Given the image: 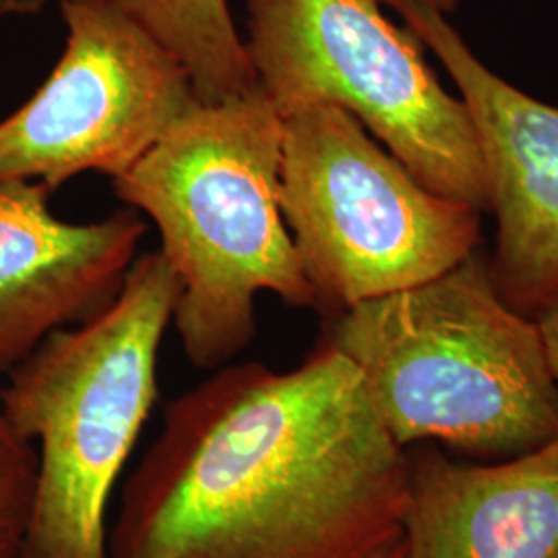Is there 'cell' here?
Returning a JSON list of instances; mask_svg holds the SVG:
<instances>
[{"label":"cell","instance_id":"obj_6","mask_svg":"<svg viewBox=\"0 0 558 558\" xmlns=\"http://www.w3.org/2000/svg\"><path fill=\"white\" fill-rule=\"evenodd\" d=\"M279 207L329 315L439 278L482 236L478 207L424 186L336 106L283 119Z\"/></svg>","mask_w":558,"mask_h":558},{"label":"cell","instance_id":"obj_8","mask_svg":"<svg viewBox=\"0 0 558 558\" xmlns=\"http://www.w3.org/2000/svg\"><path fill=\"white\" fill-rule=\"evenodd\" d=\"M447 69L478 135L497 218L488 260L500 296L538 313L558 292V108L490 71L447 15L416 0H380Z\"/></svg>","mask_w":558,"mask_h":558},{"label":"cell","instance_id":"obj_12","mask_svg":"<svg viewBox=\"0 0 558 558\" xmlns=\"http://www.w3.org/2000/svg\"><path fill=\"white\" fill-rule=\"evenodd\" d=\"M38 451L0 412V558H25L34 515Z\"/></svg>","mask_w":558,"mask_h":558},{"label":"cell","instance_id":"obj_9","mask_svg":"<svg viewBox=\"0 0 558 558\" xmlns=\"http://www.w3.org/2000/svg\"><path fill=\"white\" fill-rule=\"evenodd\" d=\"M48 197L40 182L0 184V387L50 333L119 294L147 232L135 209L59 220Z\"/></svg>","mask_w":558,"mask_h":558},{"label":"cell","instance_id":"obj_2","mask_svg":"<svg viewBox=\"0 0 558 558\" xmlns=\"http://www.w3.org/2000/svg\"><path fill=\"white\" fill-rule=\"evenodd\" d=\"M281 141L283 119L260 87L195 101L114 179L117 197L160 230V253L182 286L172 320L199 368H218L251 345L260 292L317 308L279 207Z\"/></svg>","mask_w":558,"mask_h":558},{"label":"cell","instance_id":"obj_14","mask_svg":"<svg viewBox=\"0 0 558 558\" xmlns=\"http://www.w3.org/2000/svg\"><path fill=\"white\" fill-rule=\"evenodd\" d=\"M54 0H0V17L40 13Z\"/></svg>","mask_w":558,"mask_h":558},{"label":"cell","instance_id":"obj_13","mask_svg":"<svg viewBox=\"0 0 558 558\" xmlns=\"http://www.w3.org/2000/svg\"><path fill=\"white\" fill-rule=\"evenodd\" d=\"M534 320L538 325L548 366L558 387V292L539 308Z\"/></svg>","mask_w":558,"mask_h":558},{"label":"cell","instance_id":"obj_7","mask_svg":"<svg viewBox=\"0 0 558 558\" xmlns=\"http://www.w3.org/2000/svg\"><path fill=\"white\" fill-rule=\"evenodd\" d=\"M66 44L40 89L0 120V184L50 193L126 174L195 104L184 66L114 0H60Z\"/></svg>","mask_w":558,"mask_h":558},{"label":"cell","instance_id":"obj_1","mask_svg":"<svg viewBox=\"0 0 558 558\" xmlns=\"http://www.w3.org/2000/svg\"><path fill=\"white\" fill-rule=\"evenodd\" d=\"M410 456L329 341L234 364L170 401L126 482L110 558H368L401 536Z\"/></svg>","mask_w":558,"mask_h":558},{"label":"cell","instance_id":"obj_15","mask_svg":"<svg viewBox=\"0 0 558 558\" xmlns=\"http://www.w3.org/2000/svg\"><path fill=\"white\" fill-rule=\"evenodd\" d=\"M405 557V550H403V536H398L396 539H391L389 544H385L380 550H377L373 557L368 558H403Z\"/></svg>","mask_w":558,"mask_h":558},{"label":"cell","instance_id":"obj_10","mask_svg":"<svg viewBox=\"0 0 558 558\" xmlns=\"http://www.w3.org/2000/svg\"><path fill=\"white\" fill-rule=\"evenodd\" d=\"M401 536L403 558H558V439L488 465L418 449Z\"/></svg>","mask_w":558,"mask_h":558},{"label":"cell","instance_id":"obj_3","mask_svg":"<svg viewBox=\"0 0 558 558\" xmlns=\"http://www.w3.org/2000/svg\"><path fill=\"white\" fill-rule=\"evenodd\" d=\"M329 317L323 339L359 366L401 447L442 440L515 458L558 439L538 325L500 296L478 251L439 278Z\"/></svg>","mask_w":558,"mask_h":558},{"label":"cell","instance_id":"obj_4","mask_svg":"<svg viewBox=\"0 0 558 558\" xmlns=\"http://www.w3.org/2000/svg\"><path fill=\"white\" fill-rule=\"evenodd\" d=\"M180 279L158 253L133 260L119 294L41 341L0 387V412L38 442L25 558H110L106 511L160 389L158 362Z\"/></svg>","mask_w":558,"mask_h":558},{"label":"cell","instance_id":"obj_11","mask_svg":"<svg viewBox=\"0 0 558 558\" xmlns=\"http://www.w3.org/2000/svg\"><path fill=\"white\" fill-rule=\"evenodd\" d=\"M179 60L197 100L220 104L259 87L228 0H114Z\"/></svg>","mask_w":558,"mask_h":558},{"label":"cell","instance_id":"obj_16","mask_svg":"<svg viewBox=\"0 0 558 558\" xmlns=\"http://www.w3.org/2000/svg\"><path fill=\"white\" fill-rule=\"evenodd\" d=\"M420 4L433 9V11H439L442 15H449L453 13L459 7V0H416Z\"/></svg>","mask_w":558,"mask_h":558},{"label":"cell","instance_id":"obj_5","mask_svg":"<svg viewBox=\"0 0 558 558\" xmlns=\"http://www.w3.org/2000/svg\"><path fill=\"white\" fill-rule=\"evenodd\" d=\"M246 52L281 119L336 106L430 191L488 209L478 135L380 0H248Z\"/></svg>","mask_w":558,"mask_h":558}]
</instances>
